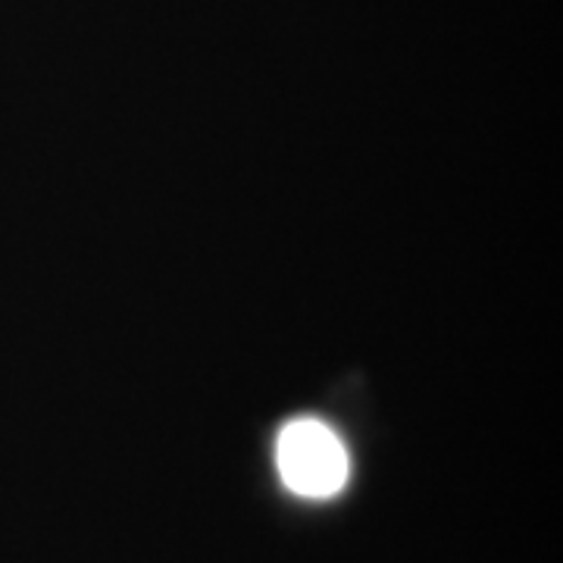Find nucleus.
<instances>
[{
    "mask_svg": "<svg viewBox=\"0 0 563 563\" xmlns=\"http://www.w3.org/2000/svg\"><path fill=\"white\" fill-rule=\"evenodd\" d=\"M276 470L282 483L301 498H332L351 476V461L332 426L301 417L282 426L276 439Z\"/></svg>",
    "mask_w": 563,
    "mask_h": 563,
    "instance_id": "nucleus-1",
    "label": "nucleus"
}]
</instances>
